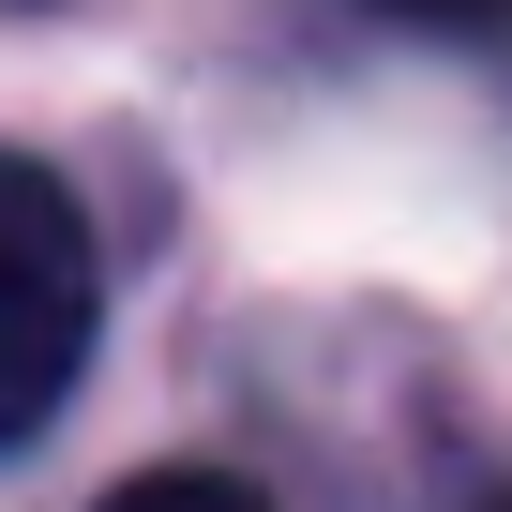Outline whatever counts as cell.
<instances>
[{
    "label": "cell",
    "instance_id": "1",
    "mask_svg": "<svg viewBox=\"0 0 512 512\" xmlns=\"http://www.w3.org/2000/svg\"><path fill=\"white\" fill-rule=\"evenodd\" d=\"M91 332H106L91 211L61 196V166L0 151V452H31L61 422V392L91 377Z\"/></svg>",
    "mask_w": 512,
    "mask_h": 512
},
{
    "label": "cell",
    "instance_id": "2",
    "mask_svg": "<svg viewBox=\"0 0 512 512\" xmlns=\"http://www.w3.org/2000/svg\"><path fill=\"white\" fill-rule=\"evenodd\" d=\"M392 16H512V0H392Z\"/></svg>",
    "mask_w": 512,
    "mask_h": 512
}]
</instances>
